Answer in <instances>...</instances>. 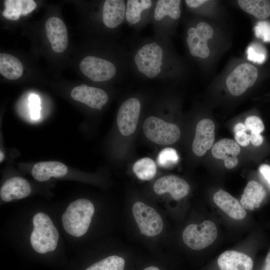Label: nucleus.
Instances as JSON below:
<instances>
[{
	"label": "nucleus",
	"instance_id": "f257e3e1",
	"mask_svg": "<svg viewBox=\"0 0 270 270\" xmlns=\"http://www.w3.org/2000/svg\"><path fill=\"white\" fill-rule=\"evenodd\" d=\"M94 212L92 203L84 198L76 200L67 207L62 218L66 232L76 237H80L88 231Z\"/></svg>",
	"mask_w": 270,
	"mask_h": 270
},
{
	"label": "nucleus",
	"instance_id": "f03ea898",
	"mask_svg": "<svg viewBox=\"0 0 270 270\" xmlns=\"http://www.w3.org/2000/svg\"><path fill=\"white\" fill-rule=\"evenodd\" d=\"M34 229L30 236L31 245L40 254L52 252L56 248L58 232L50 218L40 212L33 217Z\"/></svg>",
	"mask_w": 270,
	"mask_h": 270
},
{
	"label": "nucleus",
	"instance_id": "7ed1b4c3",
	"mask_svg": "<svg viewBox=\"0 0 270 270\" xmlns=\"http://www.w3.org/2000/svg\"><path fill=\"white\" fill-rule=\"evenodd\" d=\"M142 129L148 139L160 145L172 144L177 142L180 136V130L177 125L154 116L145 120Z\"/></svg>",
	"mask_w": 270,
	"mask_h": 270
},
{
	"label": "nucleus",
	"instance_id": "20e7f679",
	"mask_svg": "<svg viewBox=\"0 0 270 270\" xmlns=\"http://www.w3.org/2000/svg\"><path fill=\"white\" fill-rule=\"evenodd\" d=\"M218 230L216 224L206 220L200 224H190L182 232L184 243L194 250H200L210 245L216 239Z\"/></svg>",
	"mask_w": 270,
	"mask_h": 270
},
{
	"label": "nucleus",
	"instance_id": "39448f33",
	"mask_svg": "<svg viewBox=\"0 0 270 270\" xmlns=\"http://www.w3.org/2000/svg\"><path fill=\"white\" fill-rule=\"evenodd\" d=\"M163 50L156 42L145 44L137 52L134 62L138 70L149 78H153L161 72Z\"/></svg>",
	"mask_w": 270,
	"mask_h": 270
},
{
	"label": "nucleus",
	"instance_id": "423d86ee",
	"mask_svg": "<svg viewBox=\"0 0 270 270\" xmlns=\"http://www.w3.org/2000/svg\"><path fill=\"white\" fill-rule=\"evenodd\" d=\"M132 212L142 234L152 237L162 232L163 228L162 220L154 208L142 202H137L134 204Z\"/></svg>",
	"mask_w": 270,
	"mask_h": 270
},
{
	"label": "nucleus",
	"instance_id": "0eeeda50",
	"mask_svg": "<svg viewBox=\"0 0 270 270\" xmlns=\"http://www.w3.org/2000/svg\"><path fill=\"white\" fill-rule=\"evenodd\" d=\"M258 76V72L255 66L244 63L238 66L228 75L226 84L232 95L239 96L254 85Z\"/></svg>",
	"mask_w": 270,
	"mask_h": 270
},
{
	"label": "nucleus",
	"instance_id": "6e6552de",
	"mask_svg": "<svg viewBox=\"0 0 270 270\" xmlns=\"http://www.w3.org/2000/svg\"><path fill=\"white\" fill-rule=\"evenodd\" d=\"M214 30L206 22H200L196 28H191L188 31L186 42L190 54L196 57L206 58L210 55L208 41L212 38Z\"/></svg>",
	"mask_w": 270,
	"mask_h": 270
},
{
	"label": "nucleus",
	"instance_id": "1a4fd4ad",
	"mask_svg": "<svg viewBox=\"0 0 270 270\" xmlns=\"http://www.w3.org/2000/svg\"><path fill=\"white\" fill-rule=\"evenodd\" d=\"M82 74L94 82H104L116 74L115 66L110 62L94 56L84 58L79 64Z\"/></svg>",
	"mask_w": 270,
	"mask_h": 270
},
{
	"label": "nucleus",
	"instance_id": "9d476101",
	"mask_svg": "<svg viewBox=\"0 0 270 270\" xmlns=\"http://www.w3.org/2000/svg\"><path fill=\"white\" fill-rule=\"evenodd\" d=\"M140 110V103L136 98H128L121 104L117 114L116 123L122 136H128L134 132Z\"/></svg>",
	"mask_w": 270,
	"mask_h": 270
},
{
	"label": "nucleus",
	"instance_id": "9b49d317",
	"mask_svg": "<svg viewBox=\"0 0 270 270\" xmlns=\"http://www.w3.org/2000/svg\"><path fill=\"white\" fill-rule=\"evenodd\" d=\"M214 130V124L210 119H202L198 123L192 144V152L195 155L202 156L212 147Z\"/></svg>",
	"mask_w": 270,
	"mask_h": 270
},
{
	"label": "nucleus",
	"instance_id": "f8f14e48",
	"mask_svg": "<svg viewBox=\"0 0 270 270\" xmlns=\"http://www.w3.org/2000/svg\"><path fill=\"white\" fill-rule=\"evenodd\" d=\"M70 96L74 100L100 110L108 100V96L104 90L84 84L74 87Z\"/></svg>",
	"mask_w": 270,
	"mask_h": 270
},
{
	"label": "nucleus",
	"instance_id": "ddd939ff",
	"mask_svg": "<svg viewBox=\"0 0 270 270\" xmlns=\"http://www.w3.org/2000/svg\"><path fill=\"white\" fill-rule=\"evenodd\" d=\"M158 194L170 193L173 199L178 200L186 196L189 192L188 184L182 178L174 175L162 176L158 179L153 186Z\"/></svg>",
	"mask_w": 270,
	"mask_h": 270
},
{
	"label": "nucleus",
	"instance_id": "4468645a",
	"mask_svg": "<svg viewBox=\"0 0 270 270\" xmlns=\"http://www.w3.org/2000/svg\"><path fill=\"white\" fill-rule=\"evenodd\" d=\"M47 38L52 49L56 52H62L67 48L68 36L66 26L60 18L52 16L46 22Z\"/></svg>",
	"mask_w": 270,
	"mask_h": 270
},
{
	"label": "nucleus",
	"instance_id": "2eb2a0df",
	"mask_svg": "<svg viewBox=\"0 0 270 270\" xmlns=\"http://www.w3.org/2000/svg\"><path fill=\"white\" fill-rule=\"evenodd\" d=\"M240 152L239 144L232 140L222 138L213 145L212 156L216 158L222 160L228 169L236 167L238 164L237 156Z\"/></svg>",
	"mask_w": 270,
	"mask_h": 270
},
{
	"label": "nucleus",
	"instance_id": "dca6fc26",
	"mask_svg": "<svg viewBox=\"0 0 270 270\" xmlns=\"http://www.w3.org/2000/svg\"><path fill=\"white\" fill-rule=\"evenodd\" d=\"M31 186L25 179L16 176L6 180L0 188L1 199L6 202L19 200L28 196L31 192Z\"/></svg>",
	"mask_w": 270,
	"mask_h": 270
},
{
	"label": "nucleus",
	"instance_id": "f3484780",
	"mask_svg": "<svg viewBox=\"0 0 270 270\" xmlns=\"http://www.w3.org/2000/svg\"><path fill=\"white\" fill-rule=\"evenodd\" d=\"M220 270H252L253 262L248 255L234 250L222 252L218 259Z\"/></svg>",
	"mask_w": 270,
	"mask_h": 270
},
{
	"label": "nucleus",
	"instance_id": "a211bd4d",
	"mask_svg": "<svg viewBox=\"0 0 270 270\" xmlns=\"http://www.w3.org/2000/svg\"><path fill=\"white\" fill-rule=\"evenodd\" d=\"M214 203L226 214L235 220L245 218L246 212L238 200L228 192L219 190L214 196Z\"/></svg>",
	"mask_w": 270,
	"mask_h": 270
},
{
	"label": "nucleus",
	"instance_id": "6ab92c4d",
	"mask_svg": "<svg viewBox=\"0 0 270 270\" xmlns=\"http://www.w3.org/2000/svg\"><path fill=\"white\" fill-rule=\"evenodd\" d=\"M68 172L67 166L63 163L57 161L37 162L32 170V176L39 182L48 180L51 177H63Z\"/></svg>",
	"mask_w": 270,
	"mask_h": 270
},
{
	"label": "nucleus",
	"instance_id": "aec40b11",
	"mask_svg": "<svg viewBox=\"0 0 270 270\" xmlns=\"http://www.w3.org/2000/svg\"><path fill=\"white\" fill-rule=\"evenodd\" d=\"M126 10L124 0H106L102 10V20L105 26L110 28L118 26L124 20Z\"/></svg>",
	"mask_w": 270,
	"mask_h": 270
},
{
	"label": "nucleus",
	"instance_id": "412c9836",
	"mask_svg": "<svg viewBox=\"0 0 270 270\" xmlns=\"http://www.w3.org/2000/svg\"><path fill=\"white\" fill-rule=\"evenodd\" d=\"M266 194L263 186L255 180L250 181L244 188L240 199L242 206L250 210L260 206Z\"/></svg>",
	"mask_w": 270,
	"mask_h": 270
},
{
	"label": "nucleus",
	"instance_id": "4be33fe9",
	"mask_svg": "<svg viewBox=\"0 0 270 270\" xmlns=\"http://www.w3.org/2000/svg\"><path fill=\"white\" fill-rule=\"evenodd\" d=\"M4 10L2 14L6 18L18 20L20 16H26L36 7L32 0H6L4 2Z\"/></svg>",
	"mask_w": 270,
	"mask_h": 270
},
{
	"label": "nucleus",
	"instance_id": "5701e85b",
	"mask_svg": "<svg viewBox=\"0 0 270 270\" xmlns=\"http://www.w3.org/2000/svg\"><path fill=\"white\" fill-rule=\"evenodd\" d=\"M0 72L6 78L15 80L22 76L23 66L21 62L16 57L10 54L1 53Z\"/></svg>",
	"mask_w": 270,
	"mask_h": 270
},
{
	"label": "nucleus",
	"instance_id": "b1692460",
	"mask_svg": "<svg viewBox=\"0 0 270 270\" xmlns=\"http://www.w3.org/2000/svg\"><path fill=\"white\" fill-rule=\"evenodd\" d=\"M240 8L244 12L260 20H264L270 16V1L267 0H239Z\"/></svg>",
	"mask_w": 270,
	"mask_h": 270
},
{
	"label": "nucleus",
	"instance_id": "393cba45",
	"mask_svg": "<svg viewBox=\"0 0 270 270\" xmlns=\"http://www.w3.org/2000/svg\"><path fill=\"white\" fill-rule=\"evenodd\" d=\"M180 2L179 0H158L154 10V18L160 20L166 16L174 20L178 18L181 14Z\"/></svg>",
	"mask_w": 270,
	"mask_h": 270
},
{
	"label": "nucleus",
	"instance_id": "a878e982",
	"mask_svg": "<svg viewBox=\"0 0 270 270\" xmlns=\"http://www.w3.org/2000/svg\"><path fill=\"white\" fill-rule=\"evenodd\" d=\"M152 6L150 0H128L126 10L127 21L131 24L138 22L141 19L142 12Z\"/></svg>",
	"mask_w": 270,
	"mask_h": 270
},
{
	"label": "nucleus",
	"instance_id": "bb28decb",
	"mask_svg": "<svg viewBox=\"0 0 270 270\" xmlns=\"http://www.w3.org/2000/svg\"><path fill=\"white\" fill-rule=\"evenodd\" d=\"M132 170L140 180H148L155 176L156 166L152 159L146 157L134 162L132 166Z\"/></svg>",
	"mask_w": 270,
	"mask_h": 270
},
{
	"label": "nucleus",
	"instance_id": "cd10ccee",
	"mask_svg": "<svg viewBox=\"0 0 270 270\" xmlns=\"http://www.w3.org/2000/svg\"><path fill=\"white\" fill-rule=\"evenodd\" d=\"M125 261L118 256H111L92 264L86 270H124Z\"/></svg>",
	"mask_w": 270,
	"mask_h": 270
},
{
	"label": "nucleus",
	"instance_id": "c85d7f7f",
	"mask_svg": "<svg viewBox=\"0 0 270 270\" xmlns=\"http://www.w3.org/2000/svg\"><path fill=\"white\" fill-rule=\"evenodd\" d=\"M178 158V153L175 149L172 148H166L159 152L157 162L160 166L168 168L177 164Z\"/></svg>",
	"mask_w": 270,
	"mask_h": 270
},
{
	"label": "nucleus",
	"instance_id": "c756f323",
	"mask_svg": "<svg viewBox=\"0 0 270 270\" xmlns=\"http://www.w3.org/2000/svg\"><path fill=\"white\" fill-rule=\"evenodd\" d=\"M248 59L255 63L262 64L267 58V52L266 48L258 42L252 43L247 48Z\"/></svg>",
	"mask_w": 270,
	"mask_h": 270
},
{
	"label": "nucleus",
	"instance_id": "7c9ffc66",
	"mask_svg": "<svg viewBox=\"0 0 270 270\" xmlns=\"http://www.w3.org/2000/svg\"><path fill=\"white\" fill-rule=\"evenodd\" d=\"M256 36L264 42H270V22L260 21L254 28Z\"/></svg>",
	"mask_w": 270,
	"mask_h": 270
},
{
	"label": "nucleus",
	"instance_id": "2f4dec72",
	"mask_svg": "<svg viewBox=\"0 0 270 270\" xmlns=\"http://www.w3.org/2000/svg\"><path fill=\"white\" fill-rule=\"evenodd\" d=\"M245 126L248 130L251 132L260 134L264 129V126L262 120L257 116H252L246 118Z\"/></svg>",
	"mask_w": 270,
	"mask_h": 270
},
{
	"label": "nucleus",
	"instance_id": "473e14b6",
	"mask_svg": "<svg viewBox=\"0 0 270 270\" xmlns=\"http://www.w3.org/2000/svg\"><path fill=\"white\" fill-rule=\"evenodd\" d=\"M30 116L32 120H38L40 116V98L36 94H30L28 97Z\"/></svg>",
	"mask_w": 270,
	"mask_h": 270
},
{
	"label": "nucleus",
	"instance_id": "72a5a7b5",
	"mask_svg": "<svg viewBox=\"0 0 270 270\" xmlns=\"http://www.w3.org/2000/svg\"><path fill=\"white\" fill-rule=\"evenodd\" d=\"M234 138L236 142L241 146H248L250 142V136L244 132H240L236 133Z\"/></svg>",
	"mask_w": 270,
	"mask_h": 270
},
{
	"label": "nucleus",
	"instance_id": "f704fd0d",
	"mask_svg": "<svg viewBox=\"0 0 270 270\" xmlns=\"http://www.w3.org/2000/svg\"><path fill=\"white\" fill-rule=\"evenodd\" d=\"M259 171L270 186V166L262 164L259 168Z\"/></svg>",
	"mask_w": 270,
	"mask_h": 270
},
{
	"label": "nucleus",
	"instance_id": "c9c22d12",
	"mask_svg": "<svg viewBox=\"0 0 270 270\" xmlns=\"http://www.w3.org/2000/svg\"><path fill=\"white\" fill-rule=\"evenodd\" d=\"M250 136V141L253 145L255 146H259L262 143L264 138L260 134L251 132Z\"/></svg>",
	"mask_w": 270,
	"mask_h": 270
},
{
	"label": "nucleus",
	"instance_id": "e433bc0d",
	"mask_svg": "<svg viewBox=\"0 0 270 270\" xmlns=\"http://www.w3.org/2000/svg\"><path fill=\"white\" fill-rule=\"evenodd\" d=\"M207 2L208 0H186L185 1L186 4L192 8H198Z\"/></svg>",
	"mask_w": 270,
	"mask_h": 270
},
{
	"label": "nucleus",
	"instance_id": "4c0bfd02",
	"mask_svg": "<svg viewBox=\"0 0 270 270\" xmlns=\"http://www.w3.org/2000/svg\"><path fill=\"white\" fill-rule=\"evenodd\" d=\"M234 130L235 134L240 132H246L248 130L245 124L241 122H238L236 124L234 127Z\"/></svg>",
	"mask_w": 270,
	"mask_h": 270
},
{
	"label": "nucleus",
	"instance_id": "58836bf2",
	"mask_svg": "<svg viewBox=\"0 0 270 270\" xmlns=\"http://www.w3.org/2000/svg\"><path fill=\"white\" fill-rule=\"evenodd\" d=\"M265 270H270V252L268 254L266 259Z\"/></svg>",
	"mask_w": 270,
	"mask_h": 270
},
{
	"label": "nucleus",
	"instance_id": "ea45409f",
	"mask_svg": "<svg viewBox=\"0 0 270 270\" xmlns=\"http://www.w3.org/2000/svg\"><path fill=\"white\" fill-rule=\"evenodd\" d=\"M144 270H160V269L156 266H150L145 268Z\"/></svg>",
	"mask_w": 270,
	"mask_h": 270
},
{
	"label": "nucleus",
	"instance_id": "a19ab883",
	"mask_svg": "<svg viewBox=\"0 0 270 270\" xmlns=\"http://www.w3.org/2000/svg\"><path fill=\"white\" fill-rule=\"evenodd\" d=\"M0 162H2V160L4 158V154H3L2 153V152H0Z\"/></svg>",
	"mask_w": 270,
	"mask_h": 270
}]
</instances>
